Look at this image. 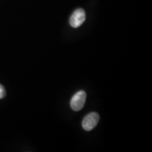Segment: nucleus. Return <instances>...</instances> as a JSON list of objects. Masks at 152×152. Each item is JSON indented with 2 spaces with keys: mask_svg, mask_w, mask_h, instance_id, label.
<instances>
[{
  "mask_svg": "<svg viewBox=\"0 0 152 152\" xmlns=\"http://www.w3.org/2000/svg\"><path fill=\"white\" fill-rule=\"evenodd\" d=\"M86 98L87 95L85 91L81 90L75 93L72 97L71 102H70L72 109L75 111H78L81 110L84 107Z\"/></svg>",
  "mask_w": 152,
  "mask_h": 152,
  "instance_id": "f257e3e1",
  "label": "nucleus"
},
{
  "mask_svg": "<svg viewBox=\"0 0 152 152\" xmlns=\"http://www.w3.org/2000/svg\"><path fill=\"white\" fill-rule=\"evenodd\" d=\"M99 121V115L96 112H92L85 116L82 122V126L86 131H90L94 129Z\"/></svg>",
  "mask_w": 152,
  "mask_h": 152,
  "instance_id": "f03ea898",
  "label": "nucleus"
},
{
  "mask_svg": "<svg viewBox=\"0 0 152 152\" xmlns=\"http://www.w3.org/2000/svg\"><path fill=\"white\" fill-rule=\"evenodd\" d=\"M85 18H86V15L83 9H76L70 18V25L73 28H78L84 23Z\"/></svg>",
  "mask_w": 152,
  "mask_h": 152,
  "instance_id": "7ed1b4c3",
  "label": "nucleus"
},
{
  "mask_svg": "<svg viewBox=\"0 0 152 152\" xmlns=\"http://www.w3.org/2000/svg\"><path fill=\"white\" fill-rule=\"evenodd\" d=\"M6 96V90L4 86L0 85V99H3Z\"/></svg>",
  "mask_w": 152,
  "mask_h": 152,
  "instance_id": "20e7f679",
  "label": "nucleus"
}]
</instances>
